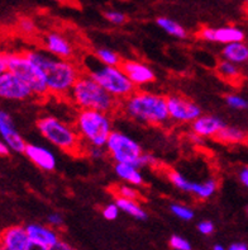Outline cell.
I'll return each mask as SVG.
<instances>
[{
  "mask_svg": "<svg viewBox=\"0 0 248 250\" xmlns=\"http://www.w3.org/2000/svg\"><path fill=\"white\" fill-rule=\"evenodd\" d=\"M223 60L230 61L233 63H245L248 61V44L245 42H234L226 44L222 50Z\"/></svg>",
  "mask_w": 248,
  "mask_h": 250,
  "instance_id": "obj_20",
  "label": "cell"
},
{
  "mask_svg": "<svg viewBox=\"0 0 248 250\" xmlns=\"http://www.w3.org/2000/svg\"><path fill=\"white\" fill-rule=\"evenodd\" d=\"M0 139H3L14 152H24L27 143L18 132L13 118L8 112L0 109Z\"/></svg>",
  "mask_w": 248,
  "mask_h": 250,
  "instance_id": "obj_12",
  "label": "cell"
},
{
  "mask_svg": "<svg viewBox=\"0 0 248 250\" xmlns=\"http://www.w3.org/2000/svg\"><path fill=\"white\" fill-rule=\"evenodd\" d=\"M25 156L36 167L44 171H54L57 167V159L50 149L36 144H27L24 150Z\"/></svg>",
  "mask_w": 248,
  "mask_h": 250,
  "instance_id": "obj_16",
  "label": "cell"
},
{
  "mask_svg": "<svg viewBox=\"0 0 248 250\" xmlns=\"http://www.w3.org/2000/svg\"><path fill=\"white\" fill-rule=\"evenodd\" d=\"M120 209L119 207L116 206V203H108L105 206L103 207L101 209V213H103V217L108 221H114V220L118 219V216H119Z\"/></svg>",
  "mask_w": 248,
  "mask_h": 250,
  "instance_id": "obj_33",
  "label": "cell"
},
{
  "mask_svg": "<svg viewBox=\"0 0 248 250\" xmlns=\"http://www.w3.org/2000/svg\"><path fill=\"white\" fill-rule=\"evenodd\" d=\"M110 116V113L91 109H81L76 114L74 126L85 146L105 147L110 133L114 131Z\"/></svg>",
  "mask_w": 248,
  "mask_h": 250,
  "instance_id": "obj_5",
  "label": "cell"
},
{
  "mask_svg": "<svg viewBox=\"0 0 248 250\" xmlns=\"http://www.w3.org/2000/svg\"><path fill=\"white\" fill-rule=\"evenodd\" d=\"M25 230L28 232V236L32 241L39 243V244L47 248H52L60 241V236H58L56 229L51 228L48 225L32 222V224H28L25 226Z\"/></svg>",
  "mask_w": 248,
  "mask_h": 250,
  "instance_id": "obj_18",
  "label": "cell"
},
{
  "mask_svg": "<svg viewBox=\"0 0 248 250\" xmlns=\"http://www.w3.org/2000/svg\"><path fill=\"white\" fill-rule=\"evenodd\" d=\"M120 111L131 120L148 126H166L170 122L167 97L160 93L134 90L120 102Z\"/></svg>",
  "mask_w": 248,
  "mask_h": 250,
  "instance_id": "obj_2",
  "label": "cell"
},
{
  "mask_svg": "<svg viewBox=\"0 0 248 250\" xmlns=\"http://www.w3.org/2000/svg\"><path fill=\"white\" fill-rule=\"evenodd\" d=\"M213 250H227V249L222 244H215L213 247Z\"/></svg>",
  "mask_w": 248,
  "mask_h": 250,
  "instance_id": "obj_44",
  "label": "cell"
},
{
  "mask_svg": "<svg viewBox=\"0 0 248 250\" xmlns=\"http://www.w3.org/2000/svg\"><path fill=\"white\" fill-rule=\"evenodd\" d=\"M18 28L24 35H32L36 32V24L31 18H22L18 22Z\"/></svg>",
  "mask_w": 248,
  "mask_h": 250,
  "instance_id": "obj_34",
  "label": "cell"
},
{
  "mask_svg": "<svg viewBox=\"0 0 248 250\" xmlns=\"http://www.w3.org/2000/svg\"><path fill=\"white\" fill-rule=\"evenodd\" d=\"M37 128L48 143L61 151L71 156L85 155V145L75 126L55 116H43L37 121Z\"/></svg>",
  "mask_w": 248,
  "mask_h": 250,
  "instance_id": "obj_4",
  "label": "cell"
},
{
  "mask_svg": "<svg viewBox=\"0 0 248 250\" xmlns=\"http://www.w3.org/2000/svg\"><path fill=\"white\" fill-rule=\"evenodd\" d=\"M247 133L238 127L226 126L219 131L215 139L224 144H241L247 140Z\"/></svg>",
  "mask_w": 248,
  "mask_h": 250,
  "instance_id": "obj_24",
  "label": "cell"
},
{
  "mask_svg": "<svg viewBox=\"0 0 248 250\" xmlns=\"http://www.w3.org/2000/svg\"><path fill=\"white\" fill-rule=\"evenodd\" d=\"M167 108L171 122L176 124H192L201 116V108L191 99L180 94L167 97Z\"/></svg>",
  "mask_w": 248,
  "mask_h": 250,
  "instance_id": "obj_9",
  "label": "cell"
},
{
  "mask_svg": "<svg viewBox=\"0 0 248 250\" xmlns=\"http://www.w3.org/2000/svg\"><path fill=\"white\" fill-rule=\"evenodd\" d=\"M105 150L115 164H132L137 168L153 167L157 164V160L153 155L143 151L135 140L122 131L114 130L110 133Z\"/></svg>",
  "mask_w": 248,
  "mask_h": 250,
  "instance_id": "obj_6",
  "label": "cell"
},
{
  "mask_svg": "<svg viewBox=\"0 0 248 250\" xmlns=\"http://www.w3.org/2000/svg\"><path fill=\"white\" fill-rule=\"evenodd\" d=\"M94 57L97 61L107 66H120L123 60L115 51L107 47H99L94 51Z\"/></svg>",
  "mask_w": 248,
  "mask_h": 250,
  "instance_id": "obj_26",
  "label": "cell"
},
{
  "mask_svg": "<svg viewBox=\"0 0 248 250\" xmlns=\"http://www.w3.org/2000/svg\"><path fill=\"white\" fill-rule=\"evenodd\" d=\"M198 37L203 41L217 42V43L229 44L234 42H243L245 32L238 27H220V28H211V27H203L198 32Z\"/></svg>",
  "mask_w": 248,
  "mask_h": 250,
  "instance_id": "obj_11",
  "label": "cell"
},
{
  "mask_svg": "<svg viewBox=\"0 0 248 250\" xmlns=\"http://www.w3.org/2000/svg\"><path fill=\"white\" fill-rule=\"evenodd\" d=\"M246 213H247V216H248V206L246 207Z\"/></svg>",
  "mask_w": 248,
  "mask_h": 250,
  "instance_id": "obj_46",
  "label": "cell"
},
{
  "mask_svg": "<svg viewBox=\"0 0 248 250\" xmlns=\"http://www.w3.org/2000/svg\"><path fill=\"white\" fill-rule=\"evenodd\" d=\"M8 70L19 76L31 88L33 95L38 98H46L50 94L41 69L25 55V52L8 54Z\"/></svg>",
  "mask_w": 248,
  "mask_h": 250,
  "instance_id": "obj_8",
  "label": "cell"
},
{
  "mask_svg": "<svg viewBox=\"0 0 248 250\" xmlns=\"http://www.w3.org/2000/svg\"><path fill=\"white\" fill-rule=\"evenodd\" d=\"M114 171L116 177L126 182L127 184H131L133 187H141L145 184L143 175L139 171V168L132 164H115L114 165Z\"/></svg>",
  "mask_w": 248,
  "mask_h": 250,
  "instance_id": "obj_19",
  "label": "cell"
},
{
  "mask_svg": "<svg viewBox=\"0 0 248 250\" xmlns=\"http://www.w3.org/2000/svg\"><path fill=\"white\" fill-rule=\"evenodd\" d=\"M217 74L220 79H223L224 82L233 84V85H239L243 79L238 65L227 60H222L218 62Z\"/></svg>",
  "mask_w": 248,
  "mask_h": 250,
  "instance_id": "obj_21",
  "label": "cell"
},
{
  "mask_svg": "<svg viewBox=\"0 0 248 250\" xmlns=\"http://www.w3.org/2000/svg\"><path fill=\"white\" fill-rule=\"evenodd\" d=\"M218 190V182L213 178L207 179L204 182H192L191 189H190V194L196 197L198 200L205 201L209 200L210 197L215 194Z\"/></svg>",
  "mask_w": 248,
  "mask_h": 250,
  "instance_id": "obj_23",
  "label": "cell"
},
{
  "mask_svg": "<svg viewBox=\"0 0 248 250\" xmlns=\"http://www.w3.org/2000/svg\"><path fill=\"white\" fill-rule=\"evenodd\" d=\"M33 97L31 88L16 74L6 70L0 75V99L25 101Z\"/></svg>",
  "mask_w": 248,
  "mask_h": 250,
  "instance_id": "obj_10",
  "label": "cell"
},
{
  "mask_svg": "<svg viewBox=\"0 0 248 250\" xmlns=\"http://www.w3.org/2000/svg\"><path fill=\"white\" fill-rule=\"evenodd\" d=\"M85 65L88 69L86 73L119 102L128 98L135 90L134 84L129 80L120 66H107L97 60L96 65H91L89 61H85Z\"/></svg>",
  "mask_w": 248,
  "mask_h": 250,
  "instance_id": "obj_7",
  "label": "cell"
},
{
  "mask_svg": "<svg viewBox=\"0 0 248 250\" xmlns=\"http://www.w3.org/2000/svg\"><path fill=\"white\" fill-rule=\"evenodd\" d=\"M246 12H247V14H248V4H247V8H246Z\"/></svg>",
  "mask_w": 248,
  "mask_h": 250,
  "instance_id": "obj_47",
  "label": "cell"
},
{
  "mask_svg": "<svg viewBox=\"0 0 248 250\" xmlns=\"http://www.w3.org/2000/svg\"><path fill=\"white\" fill-rule=\"evenodd\" d=\"M25 55L41 69L51 95L67 98L82 70L73 60H62L46 51L28 50Z\"/></svg>",
  "mask_w": 248,
  "mask_h": 250,
  "instance_id": "obj_1",
  "label": "cell"
},
{
  "mask_svg": "<svg viewBox=\"0 0 248 250\" xmlns=\"http://www.w3.org/2000/svg\"><path fill=\"white\" fill-rule=\"evenodd\" d=\"M120 67L128 76L129 80L134 84L135 88L151 84L156 80V74H154L153 69L142 61L126 60L123 61Z\"/></svg>",
  "mask_w": 248,
  "mask_h": 250,
  "instance_id": "obj_14",
  "label": "cell"
},
{
  "mask_svg": "<svg viewBox=\"0 0 248 250\" xmlns=\"http://www.w3.org/2000/svg\"><path fill=\"white\" fill-rule=\"evenodd\" d=\"M8 70V52H0V75Z\"/></svg>",
  "mask_w": 248,
  "mask_h": 250,
  "instance_id": "obj_39",
  "label": "cell"
},
{
  "mask_svg": "<svg viewBox=\"0 0 248 250\" xmlns=\"http://www.w3.org/2000/svg\"><path fill=\"white\" fill-rule=\"evenodd\" d=\"M67 98L80 111L91 109L112 114L120 108V102L110 95L88 73H82Z\"/></svg>",
  "mask_w": 248,
  "mask_h": 250,
  "instance_id": "obj_3",
  "label": "cell"
},
{
  "mask_svg": "<svg viewBox=\"0 0 248 250\" xmlns=\"http://www.w3.org/2000/svg\"><path fill=\"white\" fill-rule=\"evenodd\" d=\"M27 250H50V248L44 247V245L39 244V243H36V241H29L28 248Z\"/></svg>",
  "mask_w": 248,
  "mask_h": 250,
  "instance_id": "obj_42",
  "label": "cell"
},
{
  "mask_svg": "<svg viewBox=\"0 0 248 250\" xmlns=\"http://www.w3.org/2000/svg\"><path fill=\"white\" fill-rule=\"evenodd\" d=\"M238 178H239V182H241L246 188H248V165L239 170Z\"/></svg>",
  "mask_w": 248,
  "mask_h": 250,
  "instance_id": "obj_40",
  "label": "cell"
},
{
  "mask_svg": "<svg viewBox=\"0 0 248 250\" xmlns=\"http://www.w3.org/2000/svg\"><path fill=\"white\" fill-rule=\"evenodd\" d=\"M170 211L175 215L177 219L182 220V221H191L194 219V209L191 207L182 205V203H172L170 205Z\"/></svg>",
  "mask_w": 248,
  "mask_h": 250,
  "instance_id": "obj_28",
  "label": "cell"
},
{
  "mask_svg": "<svg viewBox=\"0 0 248 250\" xmlns=\"http://www.w3.org/2000/svg\"><path fill=\"white\" fill-rule=\"evenodd\" d=\"M226 103L228 107L233 109H247L248 101L238 94H228L226 95Z\"/></svg>",
  "mask_w": 248,
  "mask_h": 250,
  "instance_id": "obj_30",
  "label": "cell"
},
{
  "mask_svg": "<svg viewBox=\"0 0 248 250\" xmlns=\"http://www.w3.org/2000/svg\"><path fill=\"white\" fill-rule=\"evenodd\" d=\"M47 225L54 229H60L63 226V216L58 212H52L47 216Z\"/></svg>",
  "mask_w": 248,
  "mask_h": 250,
  "instance_id": "obj_36",
  "label": "cell"
},
{
  "mask_svg": "<svg viewBox=\"0 0 248 250\" xmlns=\"http://www.w3.org/2000/svg\"><path fill=\"white\" fill-rule=\"evenodd\" d=\"M104 17L108 22L115 25H122L127 22V16L119 10H107L104 13Z\"/></svg>",
  "mask_w": 248,
  "mask_h": 250,
  "instance_id": "obj_32",
  "label": "cell"
},
{
  "mask_svg": "<svg viewBox=\"0 0 248 250\" xmlns=\"http://www.w3.org/2000/svg\"><path fill=\"white\" fill-rule=\"evenodd\" d=\"M43 46L46 52L62 60H73L75 56L74 44L66 36L61 35L58 32H50L44 36Z\"/></svg>",
  "mask_w": 248,
  "mask_h": 250,
  "instance_id": "obj_13",
  "label": "cell"
},
{
  "mask_svg": "<svg viewBox=\"0 0 248 250\" xmlns=\"http://www.w3.org/2000/svg\"><path fill=\"white\" fill-rule=\"evenodd\" d=\"M167 177H169L170 182L173 184V187L182 190V192L190 193L192 182L189 181L185 175L181 174V173H179V171H176V170H169L167 171Z\"/></svg>",
  "mask_w": 248,
  "mask_h": 250,
  "instance_id": "obj_27",
  "label": "cell"
},
{
  "mask_svg": "<svg viewBox=\"0 0 248 250\" xmlns=\"http://www.w3.org/2000/svg\"><path fill=\"white\" fill-rule=\"evenodd\" d=\"M50 250H76V249L73 247V245H70L69 243H66V241H63L60 239V241H58L57 244H55L52 248H50Z\"/></svg>",
  "mask_w": 248,
  "mask_h": 250,
  "instance_id": "obj_38",
  "label": "cell"
},
{
  "mask_svg": "<svg viewBox=\"0 0 248 250\" xmlns=\"http://www.w3.org/2000/svg\"><path fill=\"white\" fill-rule=\"evenodd\" d=\"M115 203L116 206L119 207L120 212H124L127 213V215L132 216L133 219L141 220V221L147 219V212H146V209L142 207L139 201L123 198V197H116Z\"/></svg>",
  "mask_w": 248,
  "mask_h": 250,
  "instance_id": "obj_22",
  "label": "cell"
},
{
  "mask_svg": "<svg viewBox=\"0 0 248 250\" xmlns=\"http://www.w3.org/2000/svg\"><path fill=\"white\" fill-rule=\"evenodd\" d=\"M10 151L12 150L9 149V146L6 145L5 141L3 139H0V156H8Z\"/></svg>",
  "mask_w": 248,
  "mask_h": 250,
  "instance_id": "obj_41",
  "label": "cell"
},
{
  "mask_svg": "<svg viewBox=\"0 0 248 250\" xmlns=\"http://www.w3.org/2000/svg\"><path fill=\"white\" fill-rule=\"evenodd\" d=\"M226 126V122L217 116L201 114L200 117H198L192 122L190 128H191L192 135L204 139V137H215L219 131Z\"/></svg>",
  "mask_w": 248,
  "mask_h": 250,
  "instance_id": "obj_17",
  "label": "cell"
},
{
  "mask_svg": "<svg viewBox=\"0 0 248 250\" xmlns=\"http://www.w3.org/2000/svg\"><path fill=\"white\" fill-rule=\"evenodd\" d=\"M104 155H108L105 147L85 146V156H90V158H94V159H101Z\"/></svg>",
  "mask_w": 248,
  "mask_h": 250,
  "instance_id": "obj_35",
  "label": "cell"
},
{
  "mask_svg": "<svg viewBox=\"0 0 248 250\" xmlns=\"http://www.w3.org/2000/svg\"><path fill=\"white\" fill-rule=\"evenodd\" d=\"M227 250H248V245L245 243H233Z\"/></svg>",
  "mask_w": 248,
  "mask_h": 250,
  "instance_id": "obj_43",
  "label": "cell"
},
{
  "mask_svg": "<svg viewBox=\"0 0 248 250\" xmlns=\"http://www.w3.org/2000/svg\"><path fill=\"white\" fill-rule=\"evenodd\" d=\"M245 1H246V3H247V4H248V0H245Z\"/></svg>",
  "mask_w": 248,
  "mask_h": 250,
  "instance_id": "obj_49",
  "label": "cell"
},
{
  "mask_svg": "<svg viewBox=\"0 0 248 250\" xmlns=\"http://www.w3.org/2000/svg\"><path fill=\"white\" fill-rule=\"evenodd\" d=\"M198 230L201 235L209 236V235H211L214 232L215 226H214L213 222L209 221V220H203V221H200L198 224Z\"/></svg>",
  "mask_w": 248,
  "mask_h": 250,
  "instance_id": "obj_37",
  "label": "cell"
},
{
  "mask_svg": "<svg viewBox=\"0 0 248 250\" xmlns=\"http://www.w3.org/2000/svg\"><path fill=\"white\" fill-rule=\"evenodd\" d=\"M115 197H123V198H129V200H137L139 201L141 193L138 192L137 188H134L131 184H122V186H116L113 188Z\"/></svg>",
  "mask_w": 248,
  "mask_h": 250,
  "instance_id": "obj_29",
  "label": "cell"
},
{
  "mask_svg": "<svg viewBox=\"0 0 248 250\" xmlns=\"http://www.w3.org/2000/svg\"><path fill=\"white\" fill-rule=\"evenodd\" d=\"M54 1H57V3L61 4H69L70 1H73V0H54Z\"/></svg>",
  "mask_w": 248,
  "mask_h": 250,
  "instance_id": "obj_45",
  "label": "cell"
},
{
  "mask_svg": "<svg viewBox=\"0 0 248 250\" xmlns=\"http://www.w3.org/2000/svg\"><path fill=\"white\" fill-rule=\"evenodd\" d=\"M169 244L171 249L173 250H191V244L190 241L186 240L185 238H182L180 235H172L169 240Z\"/></svg>",
  "mask_w": 248,
  "mask_h": 250,
  "instance_id": "obj_31",
  "label": "cell"
},
{
  "mask_svg": "<svg viewBox=\"0 0 248 250\" xmlns=\"http://www.w3.org/2000/svg\"><path fill=\"white\" fill-rule=\"evenodd\" d=\"M29 241L25 226H9L0 232V245L3 250H27Z\"/></svg>",
  "mask_w": 248,
  "mask_h": 250,
  "instance_id": "obj_15",
  "label": "cell"
},
{
  "mask_svg": "<svg viewBox=\"0 0 248 250\" xmlns=\"http://www.w3.org/2000/svg\"><path fill=\"white\" fill-rule=\"evenodd\" d=\"M156 23H157V25L161 29H164L167 35L172 36V37L186 38V36H188L186 29L180 23L173 21V19L166 18V17H160V18H157Z\"/></svg>",
  "mask_w": 248,
  "mask_h": 250,
  "instance_id": "obj_25",
  "label": "cell"
},
{
  "mask_svg": "<svg viewBox=\"0 0 248 250\" xmlns=\"http://www.w3.org/2000/svg\"><path fill=\"white\" fill-rule=\"evenodd\" d=\"M0 250H3V248H1V245H0Z\"/></svg>",
  "mask_w": 248,
  "mask_h": 250,
  "instance_id": "obj_48",
  "label": "cell"
}]
</instances>
